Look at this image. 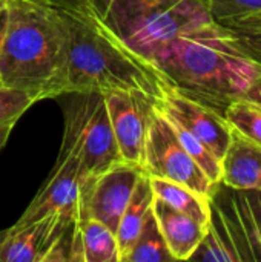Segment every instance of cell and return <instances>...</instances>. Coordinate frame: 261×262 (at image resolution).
<instances>
[{
    "instance_id": "1",
    "label": "cell",
    "mask_w": 261,
    "mask_h": 262,
    "mask_svg": "<svg viewBox=\"0 0 261 262\" xmlns=\"http://www.w3.org/2000/svg\"><path fill=\"white\" fill-rule=\"evenodd\" d=\"M151 66L168 84L222 115L261 72L260 61L215 20L169 40L154 54Z\"/></svg>"
},
{
    "instance_id": "2",
    "label": "cell",
    "mask_w": 261,
    "mask_h": 262,
    "mask_svg": "<svg viewBox=\"0 0 261 262\" xmlns=\"http://www.w3.org/2000/svg\"><path fill=\"white\" fill-rule=\"evenodd\" d=\"M0 84L37 101L65 94L71 29L66 9L46 0H8Z\"/></svg>"
},
{
    "instance_id": "3",
    "label": "cell",
    "mask_w": 261,
    "mask_h": 262,
    "mask_svg": "<svg viewBox=\"0 0 261 262\" xmlns=\"http://www.w3.org/2000/svg\"><path fill=\"white\" fill-rule=\"evenodd\" d=\"M71 29L68 92H142L157 100L166 81L106 31L91 11H66Z\"/></svg>"
},
{
    "instance_id": "4",
    "label": "cell",
    "mask_w": 261,
    "mask_h": 262,
    "mask_svg": "<svg viewBox=\"0 0 261 262\" xmlns=\"http://www.w3.org/2000/svg\"><path fill=\"white\" fill-rule=\"evenodd\" d=\"M92 12L120 45L148 64L169 40L214 20L211 0H94Z\"/></svg>"
},
{
    "instance_id": "5",
    "label": "cell",
    "mask_w": 261,
    "mask_h": 262,
    "mask_svg": "<svg viewBox=\"0 0 261 262\" xmlns=\"http://www.w3.org/2000/svg\"><path fill=\"white\" fill-rule=\"evenodd\" d=\"M65 134L62 155L77 160L82 178L95 177L122 163L105 94H63Z\"/></svg>"
},
{
    "instance_id": "6",
    "label": "cell",
    "mask_w": 261,
    "mask_h": 262,
    "mask_svg": "<svg viewBox=\"0 0 261 262\" xmlns=\"http://www.w3.org/2000/svg\"><path fill=\"white\" fill-rule=\"evenodd\" d=\"M143 169L149 177L183 184L208 200L214 198L220 186L212 183L185 150L172 123L158 111L155 103L148 124Z\"/></svg>"
},
{
    "instance_id": "7",
    "label": "cell",
    "mask_w": 261,
    "mask_h": 262,
    "mask_svg": "<svg viewBox=\"0 0 261 262\" xmlns=\"http://www.w3.org/2000/svg\"><path fill=\"white\" fill-rule=\"evenodd\" d=\"M143 172L142 166L122 161L95 177L83 178L78 218L98 220L115 232Z\"/></svg>"
},
{
    "instance_id": "8",
    "label": "cell",
    "mask_w": 261,
    "mask_h": 262,
    "mask_svg": "<svg viewBox=\"0 0 261 262\" xmlns=\"http://www.w3.org/2000/svg\"><path fill=\"white\" fill-rule=\"evenodd\" d=\"M155 106L172 123L183 126L222 161L232 135V127L220 112L188 97L166 83Z\"/></svg>"
},
{
    "instance_id": "9",
    "label": "cell",
    "mask_w": 261,
    "mask_h": 262,
    "mask_svg": "<svg viewBox=\"0 0 261 262\" xmlns=\"http://www.w3.org/2000/svg\"><path fill=\"white\" fill-rule=\"evenodd\" d=\"M105 98L122 161L143 167L148 124L155 100L142 92H109Z\"/></svg>"
},
{
    "instance_id": "10",
    "label": "cell",
    "mask_w": 261,
    "mask_h": 262,
    "mask_svg": "<svg viewBox=\"0 0 261 262\" xmlns=\"http://www.w3.org/2000/svg\"><path fill=\"white\" fill-rule=\"evenodd\" d=\"M82 181L77 160L60 154L55 167L15 226H25L55 213L77 220L82 204Z\"/></svg>"
},
{
    "instance_id": "11",
    "label": "cell",
    "mask_w": 261,
    "mask_h": 262,
    "mask_svg": "<svg viewBox=\"0 0 261 262\" xmlns=\"http://www.w3.org/2000/svg\"><path fill=\"white\" fill-rule=\"evenodd\" d=\"M71 218L48 215L25 226H12L0 233V262H45L54 243Z\"/></svg>"
},
{
    "instance_id": "12",
    "label": "cell",
    "mask_w": 261,
    "mask_h": 262,
    "mask_svg": "<svg viewBox=\"0 0 261 262\" xmlns=\"http://www.w3.org/2000/svg\"><path fill=\"white\" fill-rule=\"evenodd\" d=\"M229 190L228 210L217 200L212 201L222 212L242 261H261V190Z\"/></svg>"
},
{
    "instance_id": "13",
    "label": "cell",
    "mask_w": 261,
    "mask_h": 262,
    "mask_svg": "<svg viewBox=\"0 0 261 262\" xmlns=\"http://www.w3.org/2000/svg\"><path fill=\"white\" fill-rule=\"evenodd\" d=\"M220 184L232 190H261V146L234 129L222 158Z\"/></svg>"
},
{
    "instance_id": "14",
    "label": "cell",
    "mask_w": 261,
    "mask_h": 262,
    "mask_svg": "<svg viewBox=\"0 0 261 262\" xmlns=\"http://www.w3.org/2000/svg\"><path fill=\"white\" fill-rule=\"evenodd\" d=\"M152 210L174 259L189 261L203 241L208 227L202 226L191 216L172 209L165 201L155 196L152 203Z\"/></svg>"
},
{
    "instance_id": "15",
    "label": "cell",
    "mask_w": 261,
    "mask_h": 262,
    "mask_svg": "<svg viewBox=\"0 0 261 262\" xmlns=\"http://www.w3.org/2000/svg\"><path fill=\"white\" fill-rule=\"evenodd\" d=\"M71 262H120L115 232L98 220L78 218L74 226Z\"/></svg>"
},
{
    "instance_id": "16",
    "label": "cell",
    "mask_w": 261,
    "mask_h": 262,
    "mask_svg": "<svg viewBox=\"0 0 261 262\" xmlns=\"http://www.w3.org/2000/svg\"><path fill=\"white\" fill-rule=\"evenodd\" d=\"M152 203L154 192L151 186V178L146 172H143L115 230L120 250V262L126 261V256L134 247L138 233L145 224V220L152 209Z\"/></svg>"
},
{
    "instance_id": "17",
    "label": "cell",
    "mask_w": 261,
    "mask_h": 262,
    "mask_svg": "<svg viewBox=\"0 0 261 262\" xmlns=\"http://www.w3.org/2000/svg\"><path fill=\"white\" fill-rule=\"evenodd\" d=\"M149 178H151V186H152V192L155 198L165 201L172 209L191 216L202 226L205 227L209 226L211 215H212L211 200L202 196L200 193L194 192L192 189L183 184L163 180V178H154V177H149Z\"/></svg>"
},
{
    "instance_id": "18",
    "label": "cell",
    "mask_w": 261,
    "mask_h": 262,
    "mask_svg": "<svg viewBox=\"0 0 261 262\" xmlns=\"http://www.w3.org/2000/svg\"><path fill=\"white\" fill-rule=\"evenodd\" d=\"M163 233L158 227L154 210L148 213L138 238L125 262H174Z\"/></svg>"
},
{
    "instance_id": "19",
    "label": "cell",
    "mask_w": 261,
    "mask_h": 262,
    "mask_svg": "<svg viewBox=\"0 0 261 262\" xmlns=\"http://www.w3.org/2000/svg\"><path fill=\"white\" fill-rule=\"evenodd\" d=\"M225 118L231 127L261 146V107L254 101L240 97L225 111Z\"/></svg>"
},
{
    "instance_id": "20",
    "label": "cell",
    "mask_w": 261,
    "mask_h": 262,
    "mask_svg": "<svg viewBox=\"0 0 261 262\" xmlns=\"http://www.w3.org/2000/svg\"><path fill=\"white\" fill-rule=\"evenodd\" d=\"M231 29L246 48V51L261 63V12L220 23Z\"/></svg>"
},
{
    "instance_id": "21",
    "label": "cell",
    "mask_w": 261,
    "mask_h": 262,
    "mask_svg": "<svg viewBox=\"0 0 261 262\" xmlns=\"http://www.w3.org/2000/svg\"><path fill=\"white\" fill-rule=\"evenodd\" d=\"M34 103L35 100L28 94L0 84V126L15 124Z\"/></svg>"
},
{
    "instance_id": "22",
    "label": "cell",
    "mask_w": 261,
    "mask_h": 262,
    "mask_svg": "<svg viewBox=\"0 0 261 262\" xmlns=\"http://www.w3.org/2000/svg\"><path fill=\"white\" fill-rule=\"evenodd\" d=\"M261 12V0H211V15L217 23Z\"/></svg>"
},
{
    "instance_id": "23",
    "label": "cell",
    "mask_w": 261,
    "mask_h": 262,
    "mask_svg": "<svg viewBox=\"0 0 261 262\" xmlns=\"http://www.w3.org/2000/svg\"><path fill=\"white\" fill-rule=\"evenodd\" d=\"M66 11H91L94 0H46Z\"/></svg>"
},
{
    "instance_id": "24",
    "label": "cell",
    "mask_w": 261,
    "mask_h": 262,
    "mask_svg": "<svg viewBox=\"0 0 261 262\" xmlns=\"http://www.w3.org/2000/svg\"><path fill=\"white\" fill-rule=\"evenodd\" d=\"M243 97L251 100V101H254L257 106L261 107V72L255 77V80L249 84V88L246 89Z\"/></svg>"
},
{
    "instance_id": "25",
    "label": "cell",
    "mask_w": 261,
    "mask_h": 262,
    "mask_svg": "<svg viewBox=\"0 0 261 262\" xmlns=\"http://www.w3.org/2000/svg\"><path fill=\"white\" fill-rule=\"evenodd\" d=\"M6 28H8V11L6 6L0 9V49L5 40V34H6Z\"/></svg>"
},
{
    "instance_id": "26",
    "label": "cell",
    "mask_w": 261,
    "mask_h": 262,
    "mask_svg": "<svg viewBox=\"0 0 261 262\" xmlns=\"http://www.w3.org/2000/svg\"><path fill=\"white\" fill-rule=\"evenodd\" d=\"M12 127H14V124H5V126H0V152H2V149L5 147V144H6V141H8L9 135H11Z\"/></svg>"
},
{
    "instance_id": "27",
    "label": "cell",
    "mask_w": 261,
    "mask_h": 262,
    "mask_svg": "<svg viewBox=\"0 0 261 262\" xmlns=\"http://www.w3.org/2000/svg\"><path fill=\"white\" fill-rule=\"evenodd\" d=\"M6 3H8V0H0V9H2V8H5V6H6Z\"/></svg>"
}]
</instances>
